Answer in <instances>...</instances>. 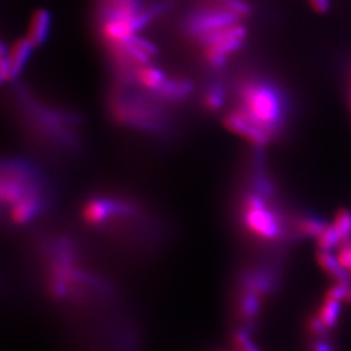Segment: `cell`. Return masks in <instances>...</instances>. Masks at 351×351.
<instances>
[{
  "label": "cell",
  "instance_id": "obj_1",
  "mask_svg": "<svg viewBox=\"0 0 351 351\" xmlns=\"http://www.w3.org/2000/svg\"><path fill=\"white\" fill-rule=\"evenodd\" d=\"M239 110L271 137L285 121V101L281 90L265 80L247 78L239 85Z\"/></svg>",
  "mask_w": 351,
  "mask_h": 351
},
{
  "label": "cell",
  "instance_id": "obj_2",
  "mask_svg": "<svg viewBox=\"0 0 351 351\" xmlns=\"http://www.w3.org/2000/svg\"><path fill=\"white\" fill-rule=\"evenodd\" d=\"M241 219L247 232L263 241L278 239L284 232L280 216L268 207L265 197L255 190L243 197Z\"/></svg>",
  "mask_w": 351,
  "mask_h": 351
},
{
  "label": "cell",
  "instance_id": "obj_3",
  "mask_svg": "<svg viewBox=\"0 0 351 351\" xmlns=\"http://www.w3.org/2000/svg\"><path fill=\"white\" fill-rule=\"evenodd\" d=\"M247 29L241 24L206 34L198 39L203 46V53L207 64L215 69L226 68L229 58L237 53L245 45Z\"/></svg>",
  "mask_w": 351,
  "mask_h": 351
},
{
  "label": "cell",
  "instance_id": "obj_4",
  "mask_svg": "<svg viewBox=\"0 0 351 351\" xmlns=\"http://www.w3.org/2000/svg\"><path fill=\"white\" fill-rule=\"evenodd\" d=\"M111 108L116 120L124 125L155 130L160 123V113L146 98L116 94L113 95Z\"/></svg>",
  "mask_w": 351,
  "mask_h": 351
},
{
  "label": "cell",
  "instance_id": "obj_5",
  "mask_svg": "<svg viewBox=\"0 0 351 351\" xmlns=\"http://www.w3.org/2000/svg\"><path fill=\"white\" fill-rule=\"evenodd\" d=\"M241 20L242 19H239V16L228 11L220 4L203 7L189 14L184 21V30L190 37L198 40L206 34L237 25Z\"/></svg>",
  "mask_w": 351,
  "mask_h": 351
},
{
  "label": "cell",
  "instance_id": "obj_6",
  "mask_svg": "<svg viewBox=\"0 0 351 351\" xmlns=\"http://www.w3.org/2000/svg\"><path fill=\"white\" fill-rule=\"evenodd\" d=\"M136 213L137 206L133 202L95 197L85 203L82 217L88 226H103L114 219H129Z\"/></svg>",
  "mask_w": 351,
  "mask_h": 351
},
{
  "label": "cell",
  "instance_id": "obj_7",
  "mask_svg": "<svg viewBox=\"0 0 351 351\" xmlns=\"http://www.w3.org/2000/svg\"><path fill=\"white\" fill-rule=\"evenodd\" d=\"M224 125L228 130H230L232 133L237 134L242 138L247 139L251 145L259 149L267 146L272 139L265 130L255 125L239 108L226 113L224 117Z\"/></svg>",
  "mask_w": 351,
  "mask_h": 351
},
{
  "label": "cell",
  "instance_id": "obj_8",
  "mask_svg": "<svg viewBox=\"0 0 351 351\" xmlns=\"http://www.w3.org/2000/svg\"><path fill=\"white\" fill-rule=\"evenodd\" d=\"M45 210V199L40 193L29 194L11 206L10 217L16 226H25L37 219Z\"/></svg>",
  "mask_w": 351,
  "mask_h": 351
},
{
  "label": "cell",
  "instance_id": "obj_9",
  "mask_svg": "<svg viewBox=\"0 0 351 351\" xmlns=\"http://www.w3.org/2000/svg\"><path fill=\"white\" fill-rule=\"evenodd\" d=\"M33 49H34L33 43L27 38H23V39H19L8 50L10 81L16 80L19 75L23 73L26 64L32 56Z\"/></svg>",
  "mask_w": 351,
  "mask_h": 351
},
{
  "label": "cell",
  "instance_id": "obj_10",
  "mask_svg": "<svg viewBox=\"0 0 351 351\" xmlns=\"http://www.w3.org/2000/svg\"><path fill=\"white\" fill-rule=\"evenodd\" d=\"M134 80L142 88H146L151 95H154L163 88L164 84L168 80V75H165L160 68L150 64H145L139 65L136 69Z\"/></svg>",
  "mask_w": 351,
  "mask_h": 351
},
{
  "label": "cell",
  "instance_id": "obj_11",
  "mask_svg": "<svg viewBox=\"0 0 351 351\" xmlns=\"http://www.w3.org/2000/svg\"><path fill=\"white\" fill-rule=\"evenodd\" d=\"M51 13L46 10H38L33 13L27 29L26 38L33 43L34 47L42 46L49 38L51 30Z\"/></svg>",
  "mask_w": 351,
  "mask_h": 351
},
{
  "label": "cell",
  "instance_id": "obj_12",
  "mask_svg": "<svg viewBox=\"0 0 351 351\" xmlns=\"http://www.w3.org/2000/svg\"><path fill=\"white\" fill-rule=\"evenodd\" d=\"M191 91H193V84L188 80L168 78L163 88L151 97L159 101H180L188 98Z\"/></svg>",
  "mask_w": 351,
  "mask_h": 351
},
{
  "label": "cell",
  "instance_id": "obj_13",
  "mask_svg": "<svg viewBox=\"0 0 351 351\" xmlns=\"http://www.w3.org/2000/svg\"><path fill=\"white\" fill-rule=\"evenodd\" d=\"M317 262L328 275L333 277L336 281L341 282H351L350 272L342 267L339 258L332 254V251H319Z\"/></svg>",
  "mask_w": 351,
  "mask_h": 351
},
{
  "label": "cell",
  "instance_id": "obj_14",
  "mask_svg": "<svg viewBox=\"0 0 351 351\" xmlns=\"http://www.w3.org/2000/svg\"><path fill=\"white\" fill-rule=\"evenodd\" d=\"M226 88L220 84H213L210 88H207L203 103L204 107L211 111V112H217L224 107L226 103Z\"/></svg>",
  "mask_w": 351,
  "mask_h": 351
},
{
  "label": "cell",
  "instance_id": "obj_15",
  "mask_svg": "<svg viewBox=\"0 0 351 351\" xmlns=\"http://www.w3.org/2000/svg\"><path fill=\"white\" fill-rule=\"evenodd\" d=\"M341 311H342L341 302L326 298V301L322 304V307L317 313V316L324 322V324L328 328H335L339 324Z\"/></svg>",
  "mask_w": 351,
  "mask_h": 351
},
{
  "label": "cell",
  "instance_id": "obj_16",
  "mask_svg": "<svg viewBox=\"0 0 351 351\" xmlns=\"http://www.w3.org/2000/svg\"><path fill=\"white\" fill-rule=\"evenodd\" d=\"M328 224L326 221L316 219V217H303L297 223V230L301 233L302 236L306 237H319Z\"/></svg>",
  "mask_w": 351,
  "mask_h": 351
},
{
  "label": "cell",
  "instance_id": "obj_17",
  "mask_svg": "<svg viewBox=\"0 0 351 351\" xmlns=\"http://www.w3.org/2000/svg\"><path fill=\"white\" fill-rule=\"evenodd\" d=\"M343 242L345 239H342V236L333 224L326 226L324 232L317 237L319 249L323 251H332L335 247L341 246Z\"/></svg>",
  "mask_w": 351,
  "mask_h": 351
},
{
  "label": "cell",
  "instance_id": "obj_18",
  "mask_svg": "<svg viewBox=\"0 0 351 351\" xmlns=\"http://www.w3.org/2000/svg\"><path fill=\"white\" fill-rule=\"evenodd\" d=\"M228 11L234 13L239 19H245L251 14L250 4L246 0H217Z\"/></svg>",
  "mask_w": 351,
  "mask_h": 351
},
{
  "label": "cell",
  "instance_id": "obj_19",
  "mask_svg": "<svg viewBox=\"0 0 351 351\" xmlns=\"http://www.w3.org/2000/svg\"><path fill=\"white\" fill-rule=\"evenodd\" d=\"M335 228L339 230V234L342 236V239L349 241L351 237V213L348 210H342L337 213L335 223Z\"/></svg>",
  "mask_w": 351,
  "mask_h": 351
},
{
  "label": "cell",
  "instance_id": "obj_20",
  "mask_svg": "<svg viewBox=\"0 0 351 351\" xmlns=\"http://www.w3.org/2000/svg\"><path fill=\"white\" fill-rule=\"evenodd\" d=\"M351 282H341V281H336L335 285H332L330 288L328 289L326 291V298H330L335 301L342 302L343 300L348 298L349 291L351 289Z\"/></svg>",
  "mask_w": 351,
  "mask_h": 351
},
{
  "label": "cell",
  "instance_id": "obj_21",
  "mask_svg": "<svg viewBox=\"0 0 351 351\" xmlns=\"http://www.w3.org/2000/svg\"><path fill=\"white\" fill-rule=\"evenodd\" d=\"M329 329L330 328H328L317 315L313 319H310V322H308V330L315 337H326Z\"/></svg>",
  "mask_w": 351,
  "mask_h": 351
},
{
  "label": "cell",
  "instance_id": "obj_22",
  "mask_svg": "<svg viewBox=\"0 0 351 351\" xmlns=\"http://www.w3.org/2000/svg\"><path fill=\"white\" fill-rule=\"evenodd\" d=\"M339 263L342 264V267H345L349 272H351V241H346L341 245L339 247Z\"/></svg>",
  "mask_w": 351,
  "mask_h": 351
},
{
  "label": "cell",
  "instance_id": "obj_23",
  "mask_svg": "<svg viewBox=\"0 0 351 351\" xmlns=\"http://www.w3.org/2000/svg\"><path fill=\"white\" fill-rule=\"evenodd\" d=\"M311 351H336L335 346L326 339V337H317L311 345Z\"/></svg>",
  "mask_w": 351,
  "mask_h": 351
},
{
  "label": "cell",
  "instance_id": "obj_24",
  "mask_svg": "<svg viewBox=\"0 0 351 351\" xmlns=\"http://www.w3.org/2000/svg\"><path fill=\"white\" fill-rule=\"evenodd\" d=\"M310 3L317 12L326 13L330 8V0H310Z\"/></svg>",
  "mask_w": 351,
  "mask_h": 351
},
{
  "label": "cell",
  "instance_id": "obj_25",
  "mask_svg": "<svg viewBox=\"0 0 351 351\" xmlns=\"http://www.w3.org/2000/svg\"><path fill=\"white\" fill-rule=\"evenodd\" d=\"M346 301L350 302V303H351V289H350V291H349V295H348V298H346Z\"/></svg>",
  "mask_w": 351,
  "mask_h": 351
}]
</instances>
